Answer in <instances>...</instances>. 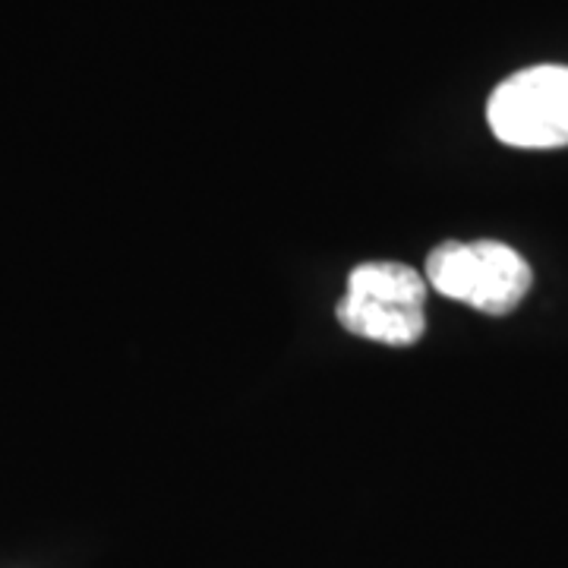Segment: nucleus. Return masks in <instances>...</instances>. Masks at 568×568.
Masks as SVG:
<instances>
[{"label":"nucleus","mask_w":568,"mask_h":568,"mask_svg":"<svg viewBox=\"0 0 568 568\" xmlns=\"http://www.w3.org/2000/svg\"><path fill=\"white\" fill-rule=\"evenodd\" d=\"M335 313H338V323L345 325V332L366 342H379V345H417L426 332V313L417 306L379 304V301H361V297L345 294Z\"/></svg>","instance_id":"7ed1b4c3"},{"label":"nucleus","mask_w":568,"mask_h":568,"mask_svg":"<svg viewBox=\"0 0 568 568\" xmlns=\"http://www.w3.org/2000/svg\"><path fill=\"white\" fill-rule=\"evenodd\" d=\"M489 130L515 149L568 145V67H528L496 85L487 104Z\"/></svg>","instance_id":"f03ea898"},{"label":"nucleus","mask_w":568,"mask_h":568,"mask_svg":"<svg viewBox=\"0 0 568 568\" xmlns=\"http://www.w3.org/2000/svg\"><path fill=\"white\" fill-rule=\"evenodd\" d=\"M351 297L395 306H426V278L405 263H361L347 275Z\"/></svg>","instance_id":"20e7f679"},{"label":"nucleus","mask_w":568,"mask_h":568,"mask_svg":"<svg viewBox=\"0 0 568 568\" xmlns=\"http://www.w3.org/2000/svg\"><path fill=\"white\" fill-rule=\"evenodd\" d=\"M426 282L452 301L503 316L525 301L534 272L518 250L499 241H446L426 256Z\"/></svg>","instance_id":"f257e3e1"}]
</instances>
